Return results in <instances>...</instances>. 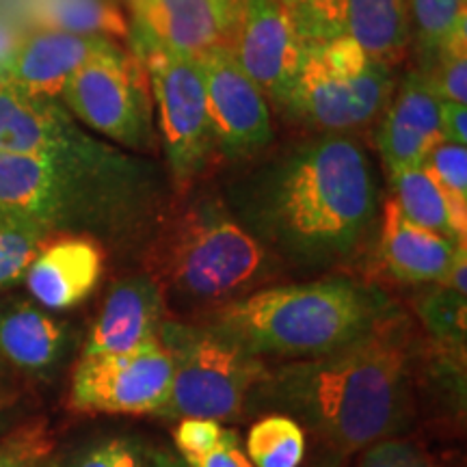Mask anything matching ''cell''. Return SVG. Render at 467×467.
<instances>
[{"label":"cell","mask_w":467,"mask_h":467,"mask_svg":"<svg viewBox=\"0 0 467 467\" xmlns=\"http://www.w3.org/2000/svg\"><path fill=\"white\" fill-rule=\"evenodd\" d=\"M230 208L275 260L340 266L359 254L377 223L375 169L355 139L327 134L251 175Z\"/></svg>","instance_id":"cell-1"},{"label":"cell","mask_w":467,"mask_h":467,"mask_svg":"<svg viewBox=\"0 0 467 467\" xmlns=\"http://www.w3.org/2000/svg\"><path fill=\"white\" fill-rule=\"evenodd\" d=\"M413 331L396 307L344 347L268 366L247 411L290 416L342 454L396 437L413 418Z\"/></svg>","instance_id":"cell-2"},{"label":"cell","mask_w":467,"mask_h":467,"mask_svg":"<svg viewBox=\"0 0 467 467\" xmlns=\"http://www.w3.org/2000/svg\"><path fill=\"white\" fill-rule=\"evenodd\" d=\"M162 186L141 159L55 161L0 150V208L42 221L55 234L134 241L159 223Z\"/></svg>","instance_id":"cell-3"},{"label":"cell","mask_w":467,"mask_h":467,"mask_svg":"<svg viewBox=\"0 0 467 467\" xmlns=\"http://www.w3.org/2000/svg\"><path fill=\"white\" fill-rule=\"evenodd\" d=\"M399 307L377 285L350 277L258 288L214 307L203 323L255 358H318L366 334Z\"/></svg>","instance_id":"cell-4"},{"label":"cell","mask_w":467,"mask_h":467,"mask_svg":"<svg viewBox=\"0 0 467 467\" xmlns=\"http://www.w3.org/2000/svg\"><path fill=\"white\" fill-rule=\"evenodd\" d=\"M275 262L221 197L206 195L161 221L151 236L148 275L178 303L219 307L262 288Z\"/></svg>","instance_id":"cell-5"},{"label":"cell","mask_w":467,"mask_h":467,"mask_svg":"<svg viewBox=\"0 0 467 467\" xmlns=\"http://www.w3.org/2000/svg\"><path fill=\"white\" fill-rule=\"evenodd\" d=\"M159 340L173 359L171 388L156 418H241L249 396L266 375L268 361L206 323L165 320Z\"/></svg>","instance_id":"cell-6"},{"label":"cell","mask_w":467,"mask_h":467,"mask_svg":"<svg viewBox=\"0 0 467 467\" xmlns=\"http://www.w3.org/2000/svg\"><path fill=\"white\" fill-rule=\"evenodd\" d=\"M394 89V67L337 35L306 44L285 109L317 130L344 134L383 115Z\"/></svg>","instance_id":"cell-7"},{"label":"cell","mask_w":467,"mask_h":467,"mask_svg":"<svg viewBox=\"0 0 467 467\" xmlns=\"http://www.w3.org/2000/svg\"><path fill=\"white\" fill-rule=\"evenodd\" d=\"M132 35V33H130ZM148 74L151 107L175 189H186L217 154L200 61L132 35Z\"/></svg>","instance_id":"cell-8"},{"label":"cell","mask_w":467,"mask_h":467,"mask_svg":"<svg viewBox=\"0 0 467 467\" xmlns=\"http://www.w3.org/2000/svg\"><path fill=\"white\" fill-rule=\"evenodd\" d=\"M58 100L76 121L121 148H156L148 74L139 57L124 46L91 58L67 80Z\"/></svg>","instance_id":"cell-9"},{"label":"cell","mask_w":467,"mask_h":467,"mask_svg":"<svg viewBox=\"0 0 467 467\" xmlns=\"http://www.w3.org/2000/svg\"><path fill=\"white\" fill-rule=\"evenodd\" d=\"M173 359L159 337L113 355H80L69 383V407L104 416H154L171 388Z\"/></svg>","instance_id":"cell-10"},{"label":"cell","mask_w":467,"mask_h":467,"mask_svg":"<svg viewBox=\"0 0 467 467\" xmlns=\"http://www.w3.org/2000/svg\"><path fill=\"white\" fill-rule=\"evenodd\" d=\"M206 83L208 115L217 154L230 161L249 159L275 137L266 96L244 74L230 44H219L197 58Z\"/></svg>","instance_id":"cell-11"},{"label":"cell","mask_w":467,"mask_h":467,"mask_svg":"<svg viewBox=\"0 0 467 467\" xmlns=\"http://www.w3.org/2000/svg\"><path fill=\"white\" fill-rule=\"evenodd\" d=\"M227 44L266 100L288 107L306 42L284 0H238Z\"/></svg>","instance_id":"cell-12"},{"label":"cell","mask_w":467,"mask_h":467,"mask_svg":"<svg viewBox=\"0 0 467 467\" xmlns=\"http://www.w3.org/2000/svg\"><path fill=\"white\" fill-rule=\"evenodd\" d=\"M0 150L55 161H100L113 145L80 128L61 100L0 80Z\"/></svg>","instance_id":"cell-13"},{"label":"cell","mask_w":467,"mask_h":467,"mask_svg":"<svg viewBox=\"0 0 467 467\" xmlns=\"http://www.w3.org/2000/svg\"><path fill=\"white\" fill-rule=\"evenodd\" d=\"M440 109L441 98L431 76L422 69L409 72L383 110L377 134L379 154L389 178L422 165L433 145L441 141Z\"/></svg>","instance_id":"cell-14"},{"label":"cell","mask_w":467,"mask_h":467,"mask_svg":"<svg viewBox=\"0 0 467 467\" xmlns=\"http://www.w3.org/2000/svg\"><path fill=\"white\" fill-rule=\"evenodd\" d=\"M102 275L100 241L85 234H61L44 243L22 279L37 306L48 312H67L89 299Z\"/></svg>","instance_id":"cell-15"},{"label":"cell","mask_w":467,"mask_h":467,"mask_svg":"<svg viewBox=\"0 0 467 467\" xmlns=\"http://www.w3.org/2000/svg\"><path fill=\"white\" fill-rule=\"evenodd\" d=\"M132 35L178 55L200 58L230 42L234 11L227 0H128Z\"/></svg>","instance_id":"cell-16"},{"label":"cell","mask_w":467,"mask_h":467,"mask_svg":"<svg viewBox=\"0 0 467 467\" xmlns=\"http://www.w3.org/2000/svg\"><path fill=\"white\" fill-rule=\"evenodd\" d=\"M119 42L100 35L26 28L3 80L39 96H61L67 80L91 58L119 48Z\"/></svg>","instance_id":"cell-17"},{"label":"cell","mask_w":467,"mask_h":467,"mask_svg":"<svg viewBox=\"0 0 467 467\" xmlns=\"http://www.w3.org/2000/svg\"><path fill=\"white\" fill-rule=\"evenodd\" d=\"M74 348L72 327L28 299L0 301V359L33 379H52Z\"/></svg>","instance_id":"cell-18"},{"label":"cell","mask_w":467,"mask_h":467,"mask_svg":"<svg viewBox=\"0 0 467 467\" xmlns=\"http://www.w3.org/2000/svg\"><path fill=\"white\" fill-rule=\"evenodd\" d=\"M165 320V295L148 273L119 279L109 290L80 355L128 353L156 340Z\"/></svg>","instance_id":"cell-19"},{"label":"cell","mask_w":467,"mask_h":467,"mask_svg":"<svg viewBox=\"0 0 467 467\" xmlns=\"http://www.w3.org/2000/svg\"><path fill=\"white\" fill-rule=\"evenodd\" d=\"M465 244L411 223L394 200L383 208L379 254L385 271L407 285L440 284Z\"/></svg>","instance_id":"cell-20"},{"label":"cell","mask_w":467,"mask_h":467,"mask_svg":"<svg viewBox=\"0 0 467 467\" xmlns=\"http://www.w3.org/2000/svg\"><path fill=\"white\" fill-rule=\"evenodd\" d=\"M344 35L394 67L411 44V0H347Z\"/></svg>","instance_id":"cell-21"},{"label":"cell","mask_w":467,"mask_h":467,"mask_svg":"<svg viewBox=\"0 0 467 467\" xmlns=\"http://www.w3.org/2000/svg\"><path fill=\"white\" fill-rule=\"evenodd\" d=\"M389 182L394 191V203L411 223L465 244L467 202L448 195L422 165L392 175Z\"/></svg>","instance_id":"cell-22"},{"label":"cell","mask_w":467,"mask_h":467,"mask_svg":"<svg viewBox=\"0 0 467 467\" xmlns=\"http://www.w3.org/2000/svg\"><path fill=\"white\" fill-rule=\"evenodd\" d=\"M20 17L26 28L100 35L124 39L130 35L126 16L113 0H20Z\"/></svg>","instance_id":"cell-23"},{"label":"cell","mask_w":467,"mask_h":467,"mask_svg":"<svg viewBox=\"0 0 467 467\" xmlns=\"http://www.w3.org/2000/svg\"><path fill=\"white\" fill-rule=\"evenodd\" d=\"M465 0H411V39L422 72H431L443 52L467 42Z\"/></svg>","instance_id":"cell-24"},{"label":"cell","mask_w":467,"mask_h":467,"mask_svg":"<svg viewBox=\"0 0 467 467\" xmlns=\"http://www.w3.org/2000/svg\"><path fill=\"white\" fill-rule=\"evenodd\" d=\"M306 431L284 413H266L251 424L244 451L255 467H301L306 459Z\"/></svg>","instance_id":"cell-25"},{"label":"cell","mask_w":467,"mask_h":467,"mask_svg":"<svg viewBox=\"0 0 467 467\" xmlns=\"http://www.w3.org/2000/svg\"><path fill=\"white\" fill-rule=\"evenodd\" d=\"M52 234L42 221L0 208V290L25 277L28 265Z\"/></svg>","instance_id":"cell-26"},{"label":"cell","mask_w":467,"mask_h":467,"mask_svg":"<svg viewBox=\"0 0 467 467\" xmlns=\"http://www.w3.org/2000/svg\"><path fill=\"white\" fill-rule=\"evenodd\" d=\"M422 295L416 296L413 309L422 320L424 329L433 337L437 347L448 350H465L467 337V295L431 284Z\"/></svg>","instance_id":"cell-27"},{"label":"cell","mask_w":467,"mask_h":467,"mask_svg":"<svg viewBox=\"0 0 467 467\" xmlns=\"http://www.w3.org/2000/svg\"><path fill=\"white\" fill-rule=\"evenodd\" d=\"M303 42H325L344 35L347 0H284Z\"/></svg>","instance_id":"cell-28"},{"label":"cell","mask_w":467,"mask_h":467,"mask_svg":"<svg viewBox=\"0 0 467 467\" xmlns=\"http://www.w3.org/2000/svg\"><path fill=\"white\" fill-rule=\"evenodd\" d=\"M52 454V435L42 420L20 422L0 440V467H37Z\"/></svg>","instance_id":"cell-29"},{"label":"cell","mask_w":467,"mask_h":467,"mask_svg":"<svg viewBox=\"0 0 467 467\" xmlns=\"http://www.w3.org/2000/svg\"><path fill=\"white\" fill-rule=\"evenodd\" d=\"M145 452L137 437H107L72 454L61 467H145Z\"/></svg>","instance_id":"cell-30"},{"label":"cell","mask_w":467,"mask_h":467,"mask_svg":"<svg viewBox=\"0 0 467 467\" xmlns=\"http://www.w3.org/2000/svg\"><path fill=\"white\" fill-rule=\"evenodd\" d=\"M422 167L448 195L467 202V148L441 139L426 154Z\"/></svg>","instance_id":"cell-31"},{"label":"cell","mask_w":467,"mask_h":467,"mask_svg":"<svg viewBox=\"0 0 467 467\" xmlns=\"http://www.w3.org/2000/svg\"><path fill=\"white\" fill-rule=\"evenodd\" d=\"M358 467H441L418 443L388 437L379 440L361 451Z\"/></svg>","instance_id":"cell-32"},{"label":"cell","mask_w":467,"mask_h":467,"mask_svg":"<svg viewBox=\"0 0 467 467\" xmlns=\"http://www.w3.org/2000/svg\"><path fill=\"white\" fill-rule=\"evenodd\" d=\"M426 74L433 80L441 100L467 104V42L443 52L435 67Z\"/></svg>","instance_id":"cell-33"},{"label":"cell","mask_w":467,"mask_h":467,"mask_svg":"<svg viewBox=\"0 0 467 467\" xmlns=\"http://www.w3.org/2000/svg\"><path fill=\"white\" fill-rule=\"evenodd\" d=\"M225 426L210 418H182L173 429V443L182 459L200 457L223 437Z\"/></svg>","instance_id":"cell-34"},{"label":"cell","mask_w":467,"mask_h":467,"mask_svg":"<svg viewBox=\"0 0 467 467\" xmlns=\"http://www.w3.org/2000/svg\"><path fill=\"white\" fill-rule=\"evenodd\" d=\"M184 463L189 467H255L251 463L247 451H244L241 435L234 429H227V426L217 446L210 448L200 457L184 459Z\"/></svg>","instance_id":"cell-35"},{"label":"cell","mask_w":467,"mask_h":467,"mask_svg":"<svg viewBox=\"0 0 467 467\" xmlns=\"http://www.w3.org/2000/svg\"><path fill=\"white\" fill-rule=\"evenodd\" d=\"M26 26L14 16L0 14V80L7 74V67L14 58L17 46L25 37Z\"/></svg>","instance_id":"cell-36"},{"label":"cell","mask_w":467,"mask_h":467,"mask_svg":"<svg viewBox=\"0 0 467 467\" xmlns=\"http://www.w3.org/2000/svg\"><path fill=\"white\" fill-rule=\"evenodd\" d=\"M441 137L446 141L467 145V109L465 104L441 100L440 109Z\"/></svg>","instance_id":"cell-37"},{"label":"cell","mask_w":467,"mask_h":467,"mask_svg":"<svg viewBox=\"0 0 467 467\" xmlns=\"http://www.w3.org/2000/svg\"><path fill=\"white\" fill-rule=\"evenodd\" d=\"M22 396L17 389L3 385L0 388V440L14 429L16 424L22 422Z\"/></svg>","instance_id":"cell-38"},{"label":"cell","mask_w":467,"mask_h":467,"mask_svg":"<svg viewBox=\"0 0 467 467\" xmlns=\"http://www.w3.org/2000/svg\"><path fill=\"white\" fill-rule=\"evenodd\" d=\"M145 467H189L180 454L169 451V448H154L145 452Z\"/></svg>","instance_id":"cell-39"},{"label":"cell","mask_w":467,"mask_h":467,"mask_svg":"<svg viewBox=\"0 0 467 467\" xmlns=\"http://www.w3.org/2000/svg\"><path fill=\"white\" fill-rule=\"evenodd\" d=\"M7 377H9V368L5 366L3 359H0V388H3V385H9Z\"/></svg>","instance_id":"cell-40"},{"label":"cell","mask_w":467,"mask_h":467,"mask_svg":"<svg viewBox=\"0 0 467 467\" xmlns=\"http://www.w3.org/2000/svg\"><path fill=\"white\" fill-rule=\"evenodd\" d=\"M37 467H61V459L52 457V454H50V457H48V459H44L42 463H39Z\"/></svg>","instance_id":"cell-41"},{"label":"cell","mask_w":467,"mask_h":467,"mask_svg":"<svg viewBox=\"0 0 467 467\" xmlns=\"http://www.w3.org/2000/svg\"><path fill=\"white\" fill-rule=\"evenodd\" d=\"M227 3H230V7H232V11L236 9V5H238V0H227Z\"/></svg>","instance_id":"cell-42"}]
</instances>
